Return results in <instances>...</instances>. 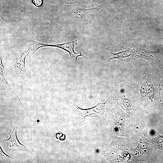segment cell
Instances as JSON below:
<instances>
[{
	"mask_svg": "<svg viewBox=\"0 0 163 163\" xmlns=\"http://www.w3.org/2000/svg\"><path fill=\"white\" fill-rule=\"evenodd\" d=\"M76 41H72L69 42L56 45H49V46H55L62 48L68 52L70 56L75 64L76 63L77 58L79 56H84L82 55L81 52L76 53L74 51V47Z\"/></svg>",
	"mask_w": 163,
	"mask_h": 163,
	"instance_id": "obj_1",
	"label": "cell"
},
{
	"mask_svg": "<svg viewBox=\"0 0 163 163\" xmlns=\"http://www.w3.org/2000/svg\"><path fill=\"white\" fill-rule=\"evenodd\" d=\"M29 49L23 53L21 56L16 60L14 64L15 72L19 75H23L25 68V58L29 54Z\"/></svg>",
	"mask_w": 163,
	"mask_h": 163,
	"instance_id": "obj_2",
	"label": "cell"
},
{
	"mask_svg": "<svg viewBox=\"0 0 163 163\" xmlns=\"http://www.w3.org/2000/svg\"><path fill=\"white\" fill-rule=\"evenodd\" d=\"M102 5L89 8H77L72 10V14L78 17H84L90 13L94 12L100 9Z\"/></svg>",
	"mask_w": 163,
	"mask_h": 163,
	"instance_id": "obj_3",
	"label": "cell"
},
{
	"mask_svg": "<svg viewBox=\"0 0 163 163\" xmlns=\"http://www.w3.org/2000/svg\"><path fill=\"white\" fill-rule=\"evenodd\" d=\"M14 133H12L11 136L10 138L7 140L6 142L7 144L9 147L17 148L19 146L18 141L15 138V136Z\"/></svg>",
	"mask_w": 163,
	"mask_h": 163,
	"instance_id": "obj_4",
	"label": "cell"
},
{
	"mask_svg": "<svg viewBox=\"0 0 163 163\" xmlns=\"http://www.w3.org/2000/svg\"><path fill=\"white\" fill-rule=\"evenodd\" d=\"M33 4L36 6H39L41 5L42 3V0H33Z\"/></svg>",
	"mask_w": 163,
	"mask_h": 163,
	"instance_id": "obj_5",
	"label": "cell"
},
{
	"mask_svg": "<svg viewBox=\"0 0 163 163\" xmlns=\"http://www.w3.org/2000/svg\"><path fill=\"white\" fill-rule=\"evenodd\" d=\"M87 0V1H90V0Z\"/></svg>",
	"mask_w": 163,
	"mask_h": 163,
	"instance_id": "obj_6",
	"label": "cell"
}]
</instances>
